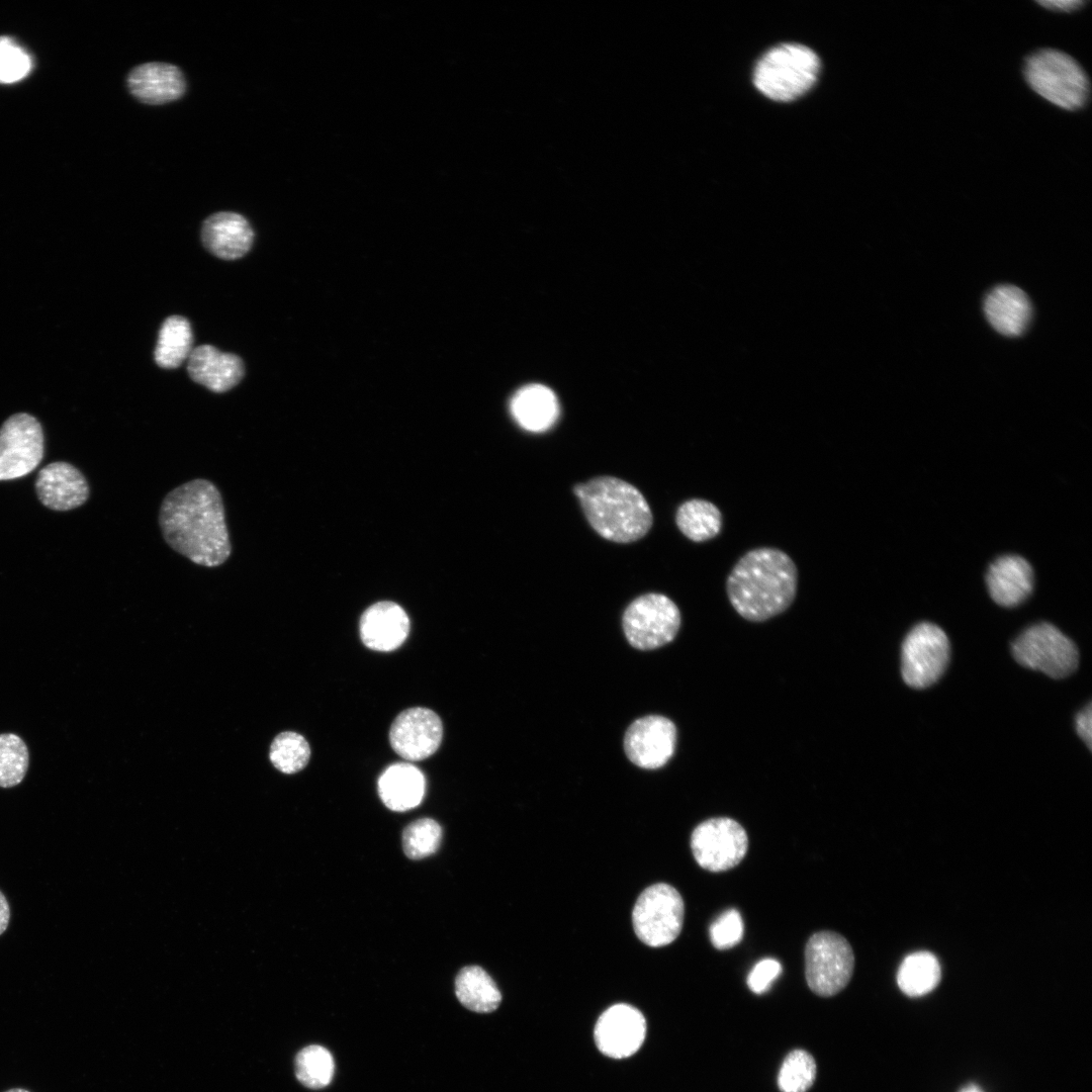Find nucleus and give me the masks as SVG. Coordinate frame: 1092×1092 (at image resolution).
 Listing matches in <instances>:
<instances>
[{"instance_id":"f03ea898","label":"nucleus","mask_w":1092,"mask_h":1092,"mask_svg":"<svg viewBox=\"0 0 1092 1092\" xmlns=\"http://www.w3.org/2000/svg\"><path fill=\"white\" fill-rule=\"evenodd\" d=\"M798 588V569L785 551L758 547L744 553L726 579L728 600L743 619L764 622L787 611Z\"/></svg>"},{"instance_id":"a19ab883","label":"nucleus","mask_w":1092,"mask_h":1092,"mask_svg":"<svg viewBox=\"0 0 1092 1092\" xmlns=\"http://www.w3.org/2000/svg\"><path fill=\"white\" fill-rule=\"evenodd\" d=\"M4 1092H30V1091H28L26 1089H23V1088H12V1089H9V1090L4 1091Z\"/></svg>"},{"instance_id":"2eb2a0df","label":"nucleus","mask_w":1092,"mask_h":1092,"mask_svg":"<svg viewBox=\"0 0 1092 1092\" xmlns=\"http://www.w3.org/2000/svg\"><path fill=\"white\" fill-rule=\"evenodd\" d=\"M443 724L432 710L422 707L402 711L392 722L389 741L393 750L406 760H422L440 746Z\"/></svg>"},{"instance_id":"7c9ffc66","label":"nucleus","mask_w":1092,"mask_h":1092,"mask_svg":"<svg viewBox=\"0 0 1092 1092\" xmlns=\"http://www.w3.org/2000/svg\"><path fill=\"white\" fill-rule=\"evenodd\" d=\"M310 748L303 736L292 731L278 734L271 743L269 757L278 770L291 775L307 764Z\"/></svg>"},{"instance_id":"e433bc0d","label":"nucleus","mask_w":1092,"mask_h":1092,"mask_svg":"<svg viewBox=\"0 0 1092 1092\" xmlns=\"http://www.w3.org/2000/svg\"><path fill=\"white\" fill-rule=\"evenodd\" d=\"M1076 731L1080 738L1091 750L1092 744V707L1089 703L1076 716Z\"/></svg>"},{"instance_id":"1a4fd4ad","label":"nucleus","mask_w":1092,"mask_h":1092,"mask_svg":"<svg viewBox=\"0 0 1092 1092\" xmlns=\"http://www.w3.org/2000/svg\"><path fill=\"white\" fill-rule=\"evenodd\" d=\"M680 612L668 597L649 593L635 599L623 614L628 642L640 650H651L671 642L680 627Z\"/></svg>"},{"instance_id":"7ed1b4c3","label":"nucleus","mask_w":1092,"mask_h":1092,"mask_svg":"<svg viewBox=\"0 0 1092 1092\" xmlns=\"http://www.w3.org/2000/svg\"><path fill=\"white\" fill-rule=\"evenodd\" d=\"M573 491L592 528L617 543L641 539L650 530L653 516L643 494L634 485L614 476H598L574 485Z\"/></svg>"},{"instance_id":"2f4dec72","label":"nucleus","mask_w":1092,"mask_h":1092,"mask_svg":"<svg viewBox=\"0 0 1092 1092\" xmlns=\"http://www.w3.org/2000/svg\"><path fill=\"white\" fill-rule=\"evenodd\" d=\"M28 749L24 741L12 733L0 734V787L18 785L27 771Z\"/></svg>"},{"instance_id":"cd10ccee","label":"nucleus","mask_w":1092,"mask_h":1092,"mask_svg":"<svg viewBox=\"0 0 1092 1092\" xmlns=\"http://www.w3.org/2000/svg\"><path fill=\"white\" fill-rule=\"evenodd\" d=\"M940 965L936 957L928 951H917L907 956L897 973L900 990L910 997H919L931 992L939 983Z\"/></svg>"},{"instance_id":"ea45409f","label":"nucleus","mask_w":1092,"mask_h":1092,"mask_svg":"<svg viewBox=\"0 0 1092 1092\" xmlns=\"http://www.w3.org/2000/svg\"><path fill=\"white\" fill-rule=\"evenodd\" d=\"M959 1092H984V1090L980 1086L971 1083L963 1087Z\"/></svg>"},{"instance_id":"4be33fe9","label":"nucleus","mask_w":1092,"mask_h":1092,"mask_svg":"<svg viewBox=\"0 0 1092 1092\" xmlns=\"http://www.w3.org/2000/svg\"><path fill=\"white\" fill-rule=\"evenodd\" d=\"M984 311L991 326L1007 337L1023 334L1032 316L1028 296L1020 288L1009 284L998 285L987 294Z\"/></svg>"},{"instance_id":"72a5a7b5","label":"nucleus","mask_w":1092,"mask_h":1092,"mask_svg":"<svg viewBox=\"0 0 1092 1092\" xmlns=\"http://www.w3.org/2000/svg\"><path fill=\"white\" fill-rule=\"evenodd\" d=\"M29 55L9 37H0V82L13 83L31 70Z\"/></svg>"},{"instance_id":"aec40b11","label":"nucleus","mask_w":1092,"mask_h":1092,"mask_svg":"<svg viewBox=\"0 0 1092 1092\" xmlns=\"http://www.w3.org/2000/svg\"><path fill=\"white\" fill-rule=\"evenodd\" d=\"M187 370L193 381L217 393L235 387L245 373L239 356L223 353L210 345L193 349L187 360Z\"/></svg>"},{"instance_id":"473e14b6","label":"nucleus","mask_w":1092,"mask_h":1092,"mask_svg":"<svg viewBox=\"0 0 1092 1092\" xmlns=\"http://www.w3.org/2000/svg\"><path fill=\"white\" fill-rule=\"evenodd\" d=\"M442 839V828L431 818L418 819L406 826L402 834V847L412 859H421L437 851Z\"/></svg>"},{"instance_id":"58836bf2","label":"nucleus","mask_w":1092,"mask_h":1092,"mask_svg":"<svg viewBox=\"0 0 1092 1092\" xmlns=\"http://www.w3.org/2000/svg\"><path fill=\"white\" fill-rule=\"evenodd\" d=\"M10 918L8 902L0 891V935L6 930Z\"/></svg>"},{"instance_id":"6e6552de","label":"nucleus","mask_w":1092,"mask_h":1092,"mask_svg":"<svg viewBox=\"0 0 1092 1092\" xmlns=\"http://www.w3.org/2000/svg\"><path fill=\"white\" fill-rule=\"evenodd\" d=\"M685 905L670 885L658 883L646 888L632 912L634 931L645 944L658 947L671 943L680 933Z\"/></svg>"},{"instance_id":"9d476101","label":"nucleus","mask_w":1092,"mask_h":1092,"mask_svg":"<svg viewBox=\"0 0 1092 1092\" xmlns=\"http://www.w3.org/2000/svg\"><path fill=\"white\" fill-rule=\"evenodd\" d=\"M950 655L946 634L932 623H919L905 637L901 649V674L914 689L933 685L944 672Z\"/></svg>"},{"instance_id":"6ab92c4d","label":"nucleus","mask_w":1092,"mask_h":1092,"mask_svg":"<svg viewBox=\"0 0 1092 1092\" xmlns=\"http://www.w3.org/2000/svg\"><path fill=\"white\" fill-rule=\"evenodd\" d=\"M201 240L214 256L235 260L245 256L252 247L254 231L241 214L219 211L209 215L202 223Z\"/></svg>"},{"instance_id":"f8f14e48","label":"nucleus","mask_w":1092,"mask_h":1092,"mask_svg":"<svg viewBox=\"0 0 1092 1092\" xmlns=\"http://www.w3.org/2000/svg\"><path fill=\"white\" fill-rule=\"evenodd\" d=\"M43 456V433L32 416L19 413L0 428V480L22 477L37 467Z\"/></svg>"},{"instance_id":"a211bd4d","label":"nucleus","mask_w":1092,"mask_h":1092,"mask_svg":"<svg viewBox=\"0 0 1092 1092\" xmlns=\"http://www.w3.org/2000/svg\"><path fill=\"white\" fill-rule=\"evenodd\" d=\"M360 637L372 650L387 652L398 648L410 632V619L404 610L392 602H379L369 607L360 619Z\"/></svg>"},{"instance_id":"9b49d317","label":"nucleus","mask_w":1092,"mask_h":1092,"mask_svg":"<svg viewBox=\"0 0 1092 1092\" xmlns=\"http://www.w3.org/2000/svg\"><path fill=\"white\" fill-rule=\"evenodd\" d=\"M691 848L701 868L715 873L724 872L744 858L748 837L745 829L734 819L710 818L694 829Z\"/></svg>"},{"instance_id":"5701e85b","label":"nucleus","mask_w":1092,"mask_h":1092,"mask_svg":"<svg viewBox=\"0 0 1092 1092\" xmlns=\"http://www.w3.org/2000/svg\"><path fill=\"white\" fill-rule=\"evenodd\" d=\"M383 804L390 810L403 812L420 805L425 795L423 772L408 762H396L386 767L377 784Z\"/></svg>"},{"instance_id":"b1692460","label":"nucleus","mask_w":1092,"mask_h":1092,"mask_svg":"<svg viewBox=\"0 0 1092 1092\" xmlns=\"http://www.w3.org/2000/svg\"><path fill=\"white\" fill-rule=\"evenodd\" d=\"M511 413L523 429L540 433L550 429L557 421L559 404L550 388L542 384H530L514 394Z\"/></svg>"},{"instance_id":"423d86ee","label":"nucleus","mask_w":1092,"mask_h":1092,"mask_svg":"<svg viewBox=\"0 0 1092 1092\" xmlns=\"http://www.w3.org/2000/svg\"><path fill=\"white\" fill-rule=\"evenodd\" d=\"M854 969V953L839 933L819 931L805 947L806 982L815 994L834 996L849 983Z\"/></svg>"},{"instance_id":"c9c22d12","label":"nucleus","mask_w":1092,"mask_h":1092,"mask_svg":"<svg viewBox=\"0 0 1092 1092\" xmlns=\"http://www.w3.org/2000/svg\"><path fill=\"white\" fill-rule=\"evenodd\" d=\"M782 965L775 959L756 963L747 976V986L755 994L766 992L782 973Z\"/></svg>"},{"instance_id":"f704fd0d","label":"nucleus","mask_w":1092,"mask_h":1092,"mask_svg":"<svg viewBox=\"0 0 1092 1092\" xmlns=\"http://www.w3.org/2000/svg\"><path fill=\"white\" fill-rule=\"evenodd\" d=\"M744 933L743 920L736 909L723 912L710 926V938L717 949H728L738 944Z\"/></svg>"},{"instance_id":"412c9836","label":"nucleus","mask_w":1092,"mask_h":1092,"mask_svg":"<svg viewBox=\"0 0 1092 1092\" xmlns=\"http://www.w3.org/2000/svg\"><path fill=\"white\" fill-rule=\"evenodd\" d=\"M986 583L993 601L1002 607L1024 602L1033 588L1031 565L1018 555H1003L988 568Z\"/></svg>"},{"instance_id":"bb28decb","label":"nucleus","mask_w":1092,"mask_h":1092,"mask_svg":"<svg viewBox=\"0 0 1092 1092\" xmlns=\"http://www.w3.org/2000/svg\"><path fill=\"white\" fill-rule=\"evenodd\" d=\"M678 530L694 542H705L719 535L722 529V513L719 508L703 498L684 502L675 513Z\"/></svg>"},{"instance_id":"4468645a","label":"nucleus","mask_w":1092,"mask_h":1092,"mask_svg":"<svg viewBox=\"0 0 1092 1092\" xmlns=\"http://www.w3.org/2000/svg\"><path fill=\"white\" fill-rule=\"evenodd\" d=\"M676 727L666 717L649 715L635 720L627 729L624 749L637 766L655 769L663 766L673 755Z\"/></svg>"},{"instance_id":"c756f323","label":"nucleus","mask_w":1092,"mask_h":1092,"mask_svg":"<svg viewBox=\"0 0 1092 1092\" xmlns=\"http://www.w3.org/2000/svg\"><path fill=\"white\" fill-rule=\"evenodd\" d=\"M817 1066L811 1054L804 1050L791 1051L784 1059L779 1074L781 1092H806L815 1082Z\"/></svg>"},{"instance_id":"4c0bfd02","label":"nucleus","mask_w":1092,"mask_h":1092,"mask_svg":"<svg viewBox=\"0 0 1092 1092\" xmlns=\"http://www.w3.org/2000/svg\"><path fill=\"white\" fill-rule=\"evenodd\" d=\"M1040 5L1048 9L1070 12L1081 8L1085 2L1080 0H1068V1H1039Z\"/></svg>"},{"instance_id":"c85d7f7f","label":"nucleus","mask_w":1092,"mask_h":1092,"mask_svg":"<svg viewBox=\"0 0 1092 1092\" xmlns=\"http://www.w3.org/2000/svg\"><path fill=\"white\" fill-rule=\"evenodd\" d=\"M334 1069L331 1053L322 1045L305 1046L295 1057L296 1078L309 1089L328 1086L333 1079Z\"/></svg>"},{"instance_id":"39448f33","label":"nucleus","mask_w":1092,"mask_h":1092,"mask_svg":"<svg viewBox=\"0 0 1092 1092\" xmlns=\"http://www.w3.org/2000/svg\"><path fill=\"white\" fill-rule=\"evenodd\" d=\"M1023 74L1033 91L1059 107L1077 110L1088 100L1090 86L1084 69L1062 51L1032 53L1025 60Z\"/></svg>"},{"instance_id":"393cba45","label":"nucleus","mask_w":1092,"mask_h":1092,"mask_svg":"<svg viewBox=\"0 0 1092 1092\" xmlns=\"http://www.w3.org/2000/svg\"><path fill=\"white\" fill-rule=\"evenodd\" d=\"M455 993L463 1006L478 1013L494 1011L502 1001V994L496 984L478 966H469L460 970L455 979Z\"/></svg>"},{"instance_id":"dca6fc26","label":"nucleus","mask_w":1092,"mask_h":1092,"mask_svg":"<svg viewBox=\"0 0 1092 1092\" xmlns=\"http://www.w3.org/2000/svg\"><path fill=\"white\" fill-rule=\"evenodd\" d=\"M38 499L54 511H69L83 505L89 496L86 478L70 463L53 462L42 467L35 480Z\"/></svg>"},{"instance_id":"a878e982","label":"nucleus","mask_w":1092,"mask_h":1092,"mask_svg":"<svg viewBox=\"0 0 1092 1092\" xmlns=\"http://www.w3.org/2000/svg\"><path fill=\"white\" fill-rule=\"evenodd\" d=\"M193 334L189 321L182 315L167 317L159 331L155 349L156 363L174 369L188 360L193 351Z\"/></svg>"},{"instance_id":"ddd939ff","label":"nucleus","mask_w":1092,"mask_h":1092,"mask_svg":"<svg viewBox=\"0 0 1092 1092\" xmlns=\"http://www.w3.org/2000/svg\"><path fill=\"white\" fill-rule=\"evenodd\" d=\"M646 1019L642 1012L625 1003L606 1009L594 1028L598 1050L612 1059H625L634 1055L644 1042Z\"/></svg>"},{"instance_id":"20e7f679","label":"nucleus","mask_w":1092,"mask_h":1092,"mask_svg":"<svg viewBox=\"0 0 1092 1092\" xmlns=\"http://www.w3.org/2000/svg\"><path fill=\"white\" fill-rule=\"evenodd\" d=\"M820 69L818 56L799 43H783L767 51L757 62L753 82L766 97L792 101L805 94L816 82Z\"/></svg>"},{"instance_id":"0eeeda50","label":"nucleus","mask_w":1092,"mask_h":1092,"mask_svg":"<svg viewBox=\"0 0 1092 1092\" xmlns=\"http://www.w3.org/2000/svg\"><path fill=\"white\" fill-rule=\"evenodd\" d=\"M1016 661L1053 678L1074 672L1079 663L1075 643L1050 623H1039L1024 630L1012 643Z\"/></svg>"},{"instance_id":"f257e3e1","label":"nucleus","mask_w":1092,"mask_h":1092,"mask_svg":"<svg viewBox=\"0 0 1092 1092\" xmlns=\"http://www.w3.org/2000/svg\"><path fill=\"white\" fill-rule=\"evenodd\" d=\"M164 539L192 562L215 567L231 555L222 497L207 479L190 480L170 491L161 505Z\"/></svg>"},{"instance_id":"f3484780","label":"nucleus","mask_w":1092,"mask_h":1092,"mask_svg":"<svg viewBox=\"0 0 1092 1092\" xmlns=\"http://www.w3.org/2000/svg\"><path fill=\"white\" fill-rule=\"evenodd\" d=\"M126 83L136 99L151 105L177 100L186 89L182 71L175 65L161 62L135 66L128 73Z\"/></svg>"}]
</instances>
